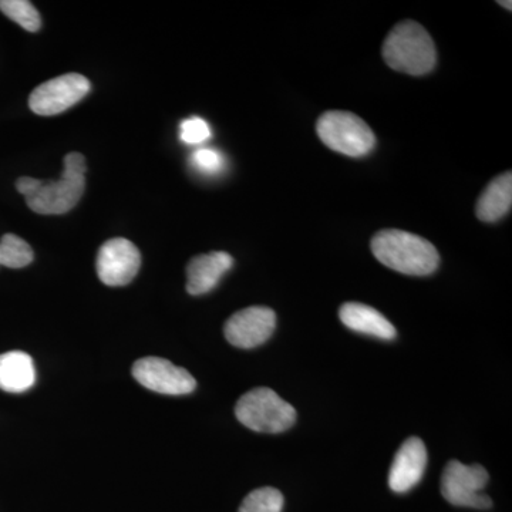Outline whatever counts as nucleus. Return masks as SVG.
I'll use <instances>...</instances> for the list:
<instances>
[{
    "mask_svg": "<svg viewBox=\"0 0 512 512\" xmlns=\"http://www.w3.org/2000/svg\"><path fill=\"white\" fill-rule=\"evenodd\" d=\"M370 247L377 261L400 274L427 276L439 268L436 247L412 232L384 229L373 237Z\"/></svg>",
    "mask_w": 512,
    "mask_h": 512,
    "instance_id": "obj_1",
    "label": "nucleus"
},
{
    "mask_svg": "<svg viewBox=\"0 0 512 512\" xmlns=\"http://www.w3.org/2000/svg\"><path fill=\"white\" fill-rule=\"evenodd\" d=\"M382 53L387 66L410 76L430 73L437 63L433 39L423 26L413 20L394 26L384 40Z\"/></svg>",
    "mask_w": 512,
    "mask_h": 512,
    "instance_id": "obj_2",
    "label": "nucleus"
},
{
    "mask_svg": "<svg viewBox=\"0 0 512 512\" xmlns=\"http://www.w3.org/2000/svg\"><path fill=\"white\" fill-rule=\"evenodd\" d=\"M62 177L57 181H42L26 204L40 215H62L72 211L82 200L86 187V158L80 153H69L63 160Z\"/></svg>",
    "mask_w": 512,
    "mask_h": 512,
    "instance_id": "obj_3",
    "label": "nucleus"
},
{
    "mask_svg": "<svg viewBox=\"0 0 512 512\" xmlns=\"http://www.w3.org/2000/svg\"><path fill=\"white\" fill-rule=\"evenodd\" d=\"M237 419L256 433L278 434L295 424L296 410L268 387L245 393L235 406Z\"/></svg>",
    "mask_w": 512,
    "mask_h": 512,
    "instance_id": "obj_4",
    "label": "nucleus"
},
{
    "mask_svg": "<svg viewBox=\"0 0 512 512\" xmlns=\"http://www.w3.org/2000/svg\"><path fill=\"white\" fill-rule=\"evenodd\" d=\"M316 131L326 147L343 156H367L376 146L372 128L348 111H326L319 117Z\"/></svg>",
    "mask_w": 512,
    "mask_h": 512,
    "instance_id": "obj_5",
    "label": "nucleus"
},
{
    "mask_svg": "<svg viewBox=\"0 0 512 512\" xmlns=\"http://www.w3.org/2000/svg\"><path fill=\"white\" fill-rule=\"evenodd\" d=\"M487 470L480 464L466 466L460 461H450L441 477V494L448 503L456 507L477 508L487 510L493 505L488 495L483 494L488 484Z\"/></svg>",
    "mask_w": 512,
    "mask_h": 512,
    "instance_id": "obj_6",
    "label": "nucleus"
},
{
    "mask_svg": "<svg viewBox=\"0 0 512 512\" xmlns=\"http://www.w3.org/2000/svg\"><path fill=\"white\" fill-rule=\"evenodd\" d=\"M92 84L79 73H67L37 86L29 97V107L39 116H56L89 94Z\"/></svg>",
    "mask_w": 512,
    "mask_h": 512,
    "instance_id": "obj_7",
    "label": "nucleus"
},
{
    "mask_svg": "<svg viewBox=\"0 0 512 512\" xmlns=\"http://www.w3.org/2000/svg\"><path fill=\"white\" fill-rule=\"evenodd\" d=\"M133 376L141 386L168 396H183L197 387L194 377L183 367L161 357H143L133 366Z\"/></svg>",
    "mask_w": 512,
    "mask_h": 512,
    "instance_id": "obj_8",
    "label": "nucleus"
},
{
    "mask_svg": "<svg viewBox=\"0 0 512 512\" xmlns=\"http://www.w3.org/2000/svg\"><path fill=\"white\" fill-rule=\"evenodd\" d=\"M140 266V251L126 238H114L104 242L97 254V275L107 286L130 284L140 271Z\"/></svg>",
    "mask_w": 512,
    "mask_h": 512,
    "instance_id": "obj_9",
    "label": "nucleus"
},
{
    "mask_svg": "<svg viewBox=\"0 0 512 512\" xmlns=\"http://www.w3.org/2000/svg\"><path fill=\"white\" fill-rule=\"evenodd\" d=\"M276 315L266 306H251L231 316L225 323V338L239 349L264 345L274 335Z\"/></svg>",
    "mask_w": 512,
    "mask_h": 512,
    "instance_id": "obj_10",
    "label": "nucleus"
},
{
    "mask_svg": "<svg viewBox=\"0 0 512 512\" xmlns=\"http://www.w3.org/2000/svg\"><path fill=\"white\" fill-rule=\"evenodd\" d=\"M427 458V448L419 437L404 441L390 468L389 485L394 493H407L420 483L426 471Z\"/></svg>",
    "mask_w": 512,
    "mask_h": 512,
    "instance_id": "obj_11",
    "label": "nucleus"
},
{
    "mask_svg": "<svg viewBox=\"0 0 512 512\" xmlns=\"http://www.w3.org/2000/svg\"><path fill=\"white\" fill-rule=\"evenodd\" d=\"M234 265L227 252H210L192 258L187 266V291L192 296L211 292Z\"/></svg>",
    "mask_w": 512,
    "mask_h": 512,
    "instance_id": "obj_12",
    "label": "nucleus"
},
{
    "mask_svg": "<svg viewBox=\"0 0 512 512\" xmlns=\"http://www.w3.org/2000/svg\"><path fill=\"white\" fill-rule=\"evenodd\" d=\"M339 318L346 328L373 338L393 340L397 335L392 323L382 313L363 303H345L340 308Z\"/></svg>",
    "mask_w": 512,
    "mask_h": 512,
    "instance_id": "obj_13",
    "label": "nucleus"
},
{
    "mask_svg": "<svg viewBox=\"0 0 512 512\" xmlns=\"http://www.w3.org/2000/svg\"><path fill=\"white\" fill-rule=\"evenodd\" d=\"M36 382V369L28 353L13 350L0 355V389L8 393H23Z\"/></svg>",
    "mask_w": 512,
    "mask_h": 512,
    "instance_id": "obj_14",
    "label": "nucleus"
},
{
    "mask_svg": "<svg viewBox=\"0 0 512 512\" xmlns=\"http://www.w3.org/2000/svg\"><path fill=\"white\" fill-rule=\"evenodd\" d=\"M512 205V173H504L494 178L481 194L477 202L478 220L497 222L505 217Z\"/></svg>",
    "mask_w": 512,
    "mask_h": 512,
    "instance_id": "obj_15",
    "label": "nucleus"
},
{
    "mask_svg": "<svg viewBox=\"0 0 512 512\" xmlns=\"http://www.w3.org/2000/svg\"><path fill=\"white\" fill-rule=\"evenodd\" d=\"M35 254L25 239L15 234H5L0 239V265L20 269L32 264Z\"/></svg>",
    "mask_w": 512,
    "mask_h": 512,
    "instance_id": "obj_16",
    "label": "nucleus"
},
{
    "mask_svg": "<svg viewBox=\"0 0 512 512\" xmlns=\"http://www.w3.org/2000/svg\"><path fill=\"white\" fill-rule=\"evenodd\" d=\"M0 10L28 32H39L42 28L40 13L29 0H0Z\"/></svg>",
    "mask_w": 512,
    "mask_h": 512,
    "instance_id": "obj_17",
    "label": "nucleus"
},
{
    "mask_svg": "<svg viewBox=\"0 0 512 512\" xmlns=\"http://www.w3.org/2000/svg\"><path fill=\"white\" fill-rule=\"evenodd\" d=\"M284 503V495L276 488H258L245 497L238 512H281Z\"/></svg>",
    "mask_w": 512,
    "mask_h": 512,
    "instance_id": "obj_18",
    "label": "nucleus"
},
{
    "mask_svg": "<svg viewBox=\"0 0 512 512\" xmlns=\"http://www.w3.org/2000/svg\"><path fill=\"white\" fill-rule=\"evenodd\" d=\"M180 138L190 146L202 144L211 138L210 124L200 119V117L184 120L180 127Z\"/></svg>",
    "mask_w": 512,
    "mask_h": 512,
    "instance_id": "obj_19",
    "label": "nucleus"
},
{
    "mask_svg": "<svg viewBox=\"0 0 512 512\" xmlns=\"http://www.w3.org/2000/svg\"><path fill=\"white\" fill-rule=\"evenodd\" d=\"M192 165L197 168L200 173L205 175L220 174L224 168L225 161L221 153L212 148H201L192 156Z\"/></svg>",
    "mask_w": 512,
    "mask_h": 512,
    "instance_id": "obj_20",
    "label": "nucleus"
},
{
    "mask_svg": "<svg viewBox=\"0 0 512 512\" xmlns=\"http://www.w3.org/2000/svg\"><path fill=\"white\" fill-rule=\"evenodd\" d=\"M40 183H42V181L36 180V178L20 177L19 180L16 181V188H18L20 194L25 195L26 198L39 187Z\"/></svg>",
    "mask_w": 512,
    "mask_h": 512,
    "instance_id": "obj_21",
    "label": "nucleus"
},
{
    "mask_svg": "<svg viewBox=\"0 0 512 512\" xmlns=\"http://www.w3.org/2000/svg\"><path fill=\"white\" fill-rule=\"evenodd\" d=\"M498 5H503L504 8H507L508 10H511V5L512 3L511 2H498Z\"/></svg>",
    "mask_w": 512,
    "mask_h": 512,
    "instance_id": "obj_22",
    "label": "nucleus"
}]
</instances>
